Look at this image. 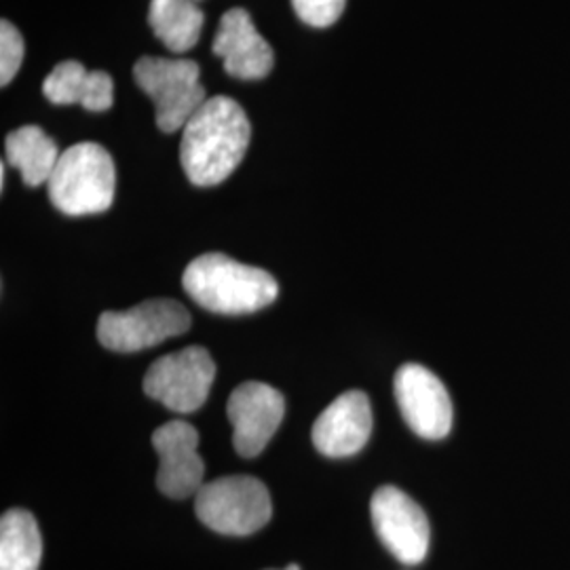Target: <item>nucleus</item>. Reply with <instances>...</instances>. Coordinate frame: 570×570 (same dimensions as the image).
Wrapping results in <instances>:
<instances>
[{
    "label": "nucleus",
    "instance_id": "nucleus-1",
    "mask_svg": "<svg viewBox=\"0 0 570 570\" xmlns=\"http://www.w3.org/2000/svg\"><path fill=\"white\" fill-rule=\"evenodd\" d=\"M252 125L239 102L226 96L207 98L184 125L180 161L195 186H216L244 161Z\"/></svg>",
    "mask_w": 570,
    "mask_h": 570
},
{
    "label": "nucleus",
    "instance_id": "nucleus-2",
    "mask_svg": "<svg viewBox=\"0 0 570 570\" xmlns=\"http://www.w3.org/2000/svg\"><path fill=\"white\" fill-rule=\"evenodd\" d=\"M183 285L197 305L220 315L256 313L279 296V284L268 271L220 252L204 254L186 266Z\"/></svg>",
    "mask_w": 570,
    "mask_h": 570
},
{
    "label": "nucleus",
    "instance_id": "nucleus-3",
    "mask_svg": "<svg viewBox=\"0 0 570 570\" xmlns=\"http://www.w3.org/2000/svg\"><path fill=\"white\" fill-rule=\"evenodd\" d=\"M117 171L110 153L96 142L66 148L47 190L51 204L66 216L102 214L115 202Z\"/></svg>",
    "mask_w": 570,
    "mask_h": 570
},
{
    "label": "nucleus",
    "instance_id": "nucleus-4",
    "mask_svg": "<svg viewBox=\"0 0 570 570\" xmlns=\"http://www.w3.org/2000/svg\"><path fill=\"white\" fill-rule=\"evenodd\" d=\"M197 518L207 529L228 537H247L265 529L273 513L265 484L252 475H225L205 482L195 494Z\"/></svg>",
    "mask_w": 570,
    "mask_h": 570
},
{
    "label": "nucleus",
    "instance_id": "nucleus-5",
    "mask_svg": "<svg viewBox=\"0 0 570 570\" xmlns=\"http://www.w3.org/2000/svg\"><path fill=\"white\" fill-rule=\"evenodd\" d=\"M199 63L190 60L142 58L134 66V79L155 104V121L164 134L184 129L204 106V85Z\"/></svg>",
    "mask_w": 570,
    "mask_h": 570
},
{
    "label": "nucleus",
    "instance_id": "nucleus-6",
    "mask_svg": "<svg viewBox=\"0 0 570 570\" xmlns=\"http://www.w3.org/2000/svg\"><path fill=\"white\" fill-rule=\"evenodd\" d=\"M216 379V364L204 346H186L148 367L144 393L171 412H197L207 402Z\"/></svg>",
    "mask_w": 570,
    "mask_h": 570
},
{
    "label": "nucleus",
    "instance_id": "nucleus-7",
    "mask_svg": "<svg viewBox=\"0 0 570 570\" xmlns=\"http://www.w3.org/2000/svg\"><path fill=\"white\" fill-rule=\"evenodd\" d=\"M190 327V315L176 301H146L127 311H106L98 322V341L117 353H136L180 336Z\"/></svg>",
    "mask_w": 570,
    "mask_h": 570
},
{
    "label": "nucleus",
    "instance_id": "nucleus-8",
    "mask_svg": "<svg viewBox=\"0 0 570 570\" xmlns=\"http://www.w3.org/2000/svg\"><path fill=\"white\" fill-rule=\"evenodd\" d=\"M372 524L381 539L400 562L419 564L428 558L431 529L421 505L404 490L383 487L370 501Z\"/></svg>",
    "mask_w": 570,
    "mask_h": 570
},
{
    "label": "nucleus",
    "instance_id": "nucleus-9",
    "mask_svg": "<svg viewBox=\"0 0 570 570\" xmlns=\"http://www.w3.org/2000/svg\"><path fill=\"white\" fill-rule=\"evenodd\" d=\"M395 400L400 412L423 440H442L452 429V402L444 383L421 364H406L395 374Z\"/></svg>",
    "mask_w": 570,
    "mask_h": 570
},
{
    "label": "nucleus",
    "instance_id": "nucleus-10",
    "mask_svg": "<svg viewBox=\"0 0 570 570\" xmlns=\"http://www.w3.org/2000/svg\"><path fill=\"white\" fill-rule=\"evenodd\" d=\"M284 395L266 383L249 381L235 389L226 402L233 425V446L244 456H258L284 421Z\"/></svg>",
    "mask_w": 570,
    "mask_h": 570
},
{
    "label": "nucleus",
    "instance_id": "nucleus-11",
    "mask_svg": "<svg viewBox=\"0 0 570 570\" xmlns=\"http://www.w3.org/2000/svg\"><path fill=\"white\" fill-rule=\"evenodd\" d=\"M159 454L157 489L169 499H186L204 487L205 465L199 456V433L190 423L169 421L153 433Z\"/></svg>",
    "mask_w": 570,
    "mask_h": 570
},
{
    "label": "nucleus",
    "instance_id": "nucleus-12",
    "mask_svg": "<svg viewBox=\"0 0 570 570\" xmlns=\"http://www.w3.org/2000/svg\"><path fill=\"white\" fill-rule=\"evenodd\" d=\"M372 433V407L364 391H345L317 416L311 440L330 459H346L364 449Z\"/></svg>",
    "mask_w": 570,
    "mask_h": 570
},
{
    "label": "nucleus",
    "instance_id": "nucleus-13",
    "mask_svg": "<svg viewBox=\"0 0 570 570\" xmlns=\"http://www.w3.org/2000/svg\"><path fill=\"white\" fill-rule=\"evenodd\" d=\"M212 49L225 61L226 75L239 81H263L275 66L273 47L245 9L226 11Z\"/></svg>",
    "mask_w": 570,
    "mask_h": 570
},
{
    "label": "nucleus",
    "instance_id": "nucleus-14",
    "mask_svg": "<svg viewBox=\"0 0 570 570\" xmlns=\"http://www.w3.org/2000/svg\"><path fill=\"white\" fill-rule=\"evenodd\" d=\"M42 94L49 102L81 104L85 110L104 112L115 104V81L104 70H87L81 61H61L42 82Z\"/></svg>",
    "mask_w": 570,
    "mask_h": 570
},
{
    "label": "nucleus",
    "instance_id": "nucleus-15",
    "mask_svg": "<svg viewBox=\"0 0 570 570\" xmlns=\"http://www.w3.org/2000/svg\"><path fill=\"white\" fill-rule=\"evenodd\" d=\"M60 157L58 144L37 125H23L4 138V161L16 167L21 180L32 188L49 183Z\"/></svg>",
    "mask_w": 570,
    "mask_h": 570
},
{
    "label": "nucleus",
    "instance_id": "nucleus-16",
    "mask_svg": "<svg viewBox=\"0 0 570 570\" xmlns=\"http://www.w3.org/2000/svg\"><path fill=\"white\" fill-rule=\"evenodd\" d=\"M148 23L171 53H186L202 39L205 18L195 0H153Z\"/></svg>",
    "mask_w": 570,
    "mask_h": 570
},
{
    "label": "nucleus",
    "instance_id": "nucleus-17",
    "mask_svg": "<svg viewBox=\"0 0 570 570\" xmlns=\"http://www.w3.org/2000/svg\"><path fill=\"white\" fill-rule=\"evenodd\" d=\"M42 539L35 515L9 510L0 520V570H39Z\"/></svg>",
    "mask_w": 570,
    "mask_h": 570
},
{
    "label": "nucleus",
    "instance_id": "nucleus-18",
    "mask_svg": "<svg viewBox=\"0 0 570 570\" xmlns=\"http://www.w3.org/2000/svg\"><path fill=\"white\" fill-rule=\"evenodd\" d=\"M26 45L20 30L9 20L0 21V85L7 87L20 72Z\"/></svg>",
    "mask_w": 570,
    "mask_h": 570
},
{
    "label": "nucleus",
    "instance_id": "nucleus-19",
    "mask_svg": "<svg viewBox=\"0 0 570 570\" xmlns=\"http://www.w3.org/2000/svg\"><path fill=\"white\" fill-rule=\"evenodd\" d=\"M296 16L311 28H330L341 20L346 0H292Z\"/></svg>",
    "mask_w": 570,
    "mask_h": 570
},
{
    "label": "nucleus",
    "instance_id": "nucleus-20",
    "mask_svg": "<svg viewBox=\"0 0 570 570\" xmlns=\"http://www.w3.org/2000/svg\"><path fill=\"white\" fill-rule=\"evenodd\" d=\"M284 570H301V567H298V564H289V567H285Z\"/></svg>",
    "mask_w": 570,
    "mask_h": 570
}]
</instances>
